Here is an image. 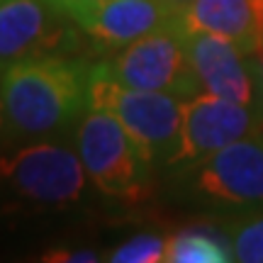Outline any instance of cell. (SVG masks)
I'll use <instances>...</instances> for the list:
<instances>
[{
    "instance_id": "cell-16",
    "label": "cell",
    "mask_w": 263,
    "mask_h": 263,
    "mask_svg": "<svg viewBox=\"0 0 263 263\" xmlns=\"http://www.w3.org/2000/svg\"><path fill=\"white\" fill-rule=\"evenodd\" d=\"M8 137V120H5V105H3V95H0V144Z\"/></svg>"
},
{
    "instance_id": "cell-6",
    "label": "cell",
    "mask_w": 263,
    "mask_h": 263,
    "mask_svg": "<svg viewBox=\"0 0 263 263\" xmlns=\"http://www.w3.org/2000/svg\"><path fill=\"white\" fill-rule=\"evenodd\" d=\"M0 183L39 205H71L83 197L88 173L78 151L54 141H29L0 154Z\"/></svg>"
},
{
    "instance_id": "cell-19",
    "label": "cell",
    "mask_w": 263,
    "mask_h": 263,
    "mask_svg": "<svg viewBox=\"0 0 263 263\" xmlns=\"http://www.w3.org/2000/svg\"><path fill=\"white\" fill-rule=\"evenodd\" d=\"M261 73H263V49H261Z\"/></svg>"
},
{
    "instance_id": "cell-11",
    "label": "cell",
    "mask_w": 263,
    "mask_h": 263,
    "mask_svg": "<svg viewBox=\"0 0 263 263\" xmlns=\"http://www.w3.org/2000/svg\"><path fill=\"white\" fill-rule=\"evenodd\" d=\"M185 32H207L239 44L251 54L263 49V0H193L180 10Z\"/></svg>"
},
{
    "instance_id": "cell-4",
    "label": "cell",
    "mask_w": 263,
    "mask_h": 263,
    "mask_svg": "<svg viewBox=\"0 0 263 263\" xmlns=\"http://www.w3.org/2000/svg\"><path fill=\"white\" fill-rule=\"evenodd\" d=\"M188 195L215 210H263V129L229 144L188 168H178Z\"/></svg>"
},
{
    "instance_id": "cell-13",
    "label": "cell",
    "mask_w": 263,
    "mask_h": 263,
    "mask_svg": "<svg viewBox=\"0 0 263 263\" xmlns=\"http://www.w3.org/2000/svg\"><path fill=\"white\" fill-rule=\"evenodd\" d=\"M227 236L234 261L263 263V210L234 219L227 227Z\"/></svg>"
},
{
    "instance_id": "cell-12",
    "label": "cell",
    "mask_w": 263,
    "mask_h": 263,
    "mask_svg": "<svg viewBox=\"0 0 263 263\" xmlns=\"http://www.w3.org/2000/svg\"><path fill=\"white\" fill-rule=\"evenodd\" d=\"M166 261L168 263H227L234 261L232 249H227L217 236L200 229L178 232L166 239Z\"/></svg>"
},
{
    "instance_id": "cell-2",
    "label": "cell",
    "mask_w": 263,
    "mask_h": 263,
    "mask_svg": "<svg viewBox=\"0 0 263 263\" xmlns=\"http://www.w3.org/2000/svg\"><path fill=\"white\" fill-rule=\"evenodd\" d=\"M183 103L185 98L180 95L139 90L117 83L95 64H90L88 107H100L112 115L137 141L141 154L154 163V168H168L178 149L183 129Z\"/></svg>"
},
{
    "instance_id": "cell-18",
    "label": "cell",
    "mask_w": 263,
    "mask_h": 263,
    "mask_svg": "<svg viewBox=\"0 0 263 263\" xmlns=\"http://www.w3.org/2000/svg\"><path fill=\"white\" fill-rule=\"evenodd\" d=\"M163 3H168V5H173V8H178V10H183L188 3H193V0H163Z\"/></svg>"
},
{
    "instance_id": "cell-17",
    "label": "cell",
    "mask_w": 263,
    "mask_h": 263,
    "mask_svg": "<svg viewBox=\"0 0 263 263\" xmlns=\"http://www.w3.org/2000/svg\"><path fill=\"white\" fill-rule=\"evenodd\" d=\"M57 8H68V5H76V3H90V0H51Z\"/></svg>"
},
{
    "instance_id": "cell-9",
    "label": "cell",
    "mask_w": 263,
    "mask_h": 263,
    "mask_svg": "<svg viewBox=\"0 0 263 263\" xmlns=\"http://www.w3.org/2000/svg\"><path fill=\"white\" fill-rule=\"evenodd\" d=\"M78 32L51 0H0V71L37 54H66Z\"/></svg>"
},
{
    "instance_id": "cell-14",
    "label": "cell",
    "mask_w": 263,
    "mask_h": 263,
    "mask_svg": "<svg viewBox=\"0 0 263 263\" xmlns=\"http://www.w3.org/2000/svg\"><path fill=\"white\" fill-rule=\"evenodd\" d=\"M112 263H161L166 261V239L159 234H134L107 256Z\"/></svg>"
},
{
    "instance_id": "cell-5",
    "label": "cell",
    "mask_w": 263,
    "mask_h": 263,
    "mask_svg": "<svg viewBox=\"0 0 263 263\" xmlns=\"http://www.w3.org/2000/svg\"><path fill=\"white\" fill-rule=\"evenodd\" d=\"M95 66L117 83L139 90H159L180 98H190L202 90L190 66L185 32L178 22L115 49L112 59L98 61Z\"/></svg>"
},
{
    "instance_id": "cell-10",
    "label": "cell",
    "mask_w": 263,
    "mask_h": 263,
    "mask_svg": "<svg viewBox=\"0 0 263 263\" xmlns=\"http://www.w3.org/2000/svg\"><path fill=\"white\" fill-rule=\"evenodd\" d=\"M85 37L103 49H122L178 22L180 10L163 0H90L61 8Z\"/></svg>"
},
{
    "instance_id": "cell-3",
    "label": "cell",
    "mask_w": 263,
    "mask_h": 263,
    "mask_svg": "<svg viewBox=\"0 0 263 263\" xmlns=\"http://www.w3.org/2000/svg\"><path fill=\"white\" fill-rule=\"evenodd\" d=\"M76 151L88 180L112 200H139L149 190L151 163L107 110L88 107L76 124Z\"/></svg>"
},
{
    "instance_id": "cell-8",
    "label": "cell",
    "mask_w": 263,
    "mask_h": 263,
    "mask_svg": "<svg viewBox=\"0 0 263 263\" xmlns=\"http://www.w3.org/2000/svg\"><path fill=\"white\" fill-rule=\"evenodd\" d=\"M185 47L202 90L263 112L261 54L207 32H185Z\"/></svg>"
},
{
    "instance_id": "cell-15",
    "label": "cell",
    "mask_w": 263,
    "mask_h": 263,
    "mask_svg": "<svg viewBox=\"0 0 263 263\" xmlns=\"http://www.w3.org/2000/svg\"><path fill=\"white\" fill-rule=\"evenodd\" d=\"M42 261L47 263H95L100 261V256L90 249H51L47 254H42Z\"/></svg>"
},
{
    "instance_id": "cell-7",
    "label": "cell",
    "mask_w": 263,
    "mask_h": 263,
    "mask_svg": "<svg viewBox=\"0 0 263 263\" xmlns=\"http://www.w3.org/2000/svg\"><path fill=\"white\" fill-rule=\"evenodd\" d=\"M263 129V112L200 90L183 103L180 144L168 168H188L234 141Z\"/></svg>"
},
{
    "instance_id": "cell-1",
    "label": "cell",
    "mask_w": 263,
    "mask_h": 263,
    "mask_svg": "<svg viewBox=\"0 0 263 263\" xmlns=\"http://www.w3.org/2000/svg\"><path fill=\"white\" fill-rule=\"evenodd\" d=\"M90 64L71 54H37L0 71L10 139H42L76 127L88 110Z\"/></svg>"
}]
</instances>
